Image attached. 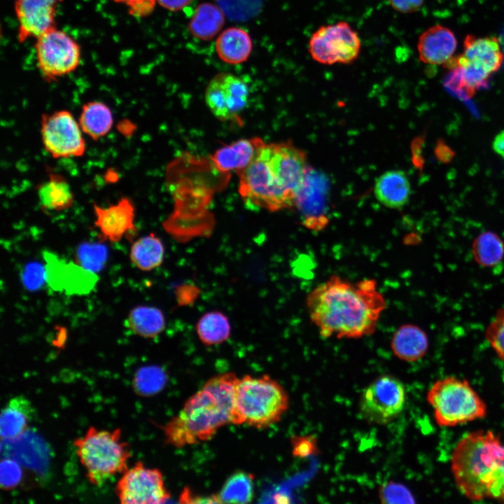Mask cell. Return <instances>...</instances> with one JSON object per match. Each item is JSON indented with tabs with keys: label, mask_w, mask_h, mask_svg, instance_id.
<instances>
[{
	"label": "cell",
	"mask_w": 504,
	"mask_h": 504,
	"mask_svg": "<svg viewBox=\"0 0 504 504\" xmlns=\"http://www.w3.org/2000/svg\"><path fill=\"white\" fill-rule=\"evenodd\" d=\"M306 305L321 337L358 339L376 330L386 302L374 279L333 275L309 292Z\"/></svg>",
	"instance_id": "1"
},
{
	"label": "cell",
	"mask_w": 504,
	"mask_h": 504,
	"mask_svg": "<svg viewBox=\"0 0 504 504\" xmlns=\"http://www.w3.org/2000/svg\"><path fill=\"white\" fill-rule=\"evenodd\" d=\"M237 376L215 375L190 397L179 412L161 426L164 441L177 448L210 440L220 428L232 424Z\"/></svg>",
	"instance_id": "2"
},
{
	"label": "cell",
	"mask_w": 504,
	"mask_h": 504,
	"mask_svg": "<svg viewBox=\"0 0 504 504\" xmlns=\"http://www.w3.org/2000/svg\"><path fill=\"white\" fill-rule=\"evenodd\" d=\"M451 470L460 491L472 500H498L504 481V445L491 430L466 434L455 446Z\"/></svg>",
	"instance_id": "3"
},
{
	"label": "cell",
	"mask_w": 504,
	"mask_h": 504,
	"mask_svg": "<svg viewBox=\"0 0 504 504\" xmlns=\"http://www.w3.org/2000/svg\"><path fill=\"white\" fill-rule=\"evenodd\" d=\"M288 407V393L277 381L246 374L235 386L232 424L263 429L279 422Z\"/></svg>",
	"instance_id": "4"
},
{
	"label": "cell",
	"mask_w": 504,
	"mask_h": 504,
	"mask_svg": "<svg viewBox=\"0 0 504 504\" xmlns=\"http://www.w3.org/2000/svg\"><path fill=\"white\" fill-rule=\"evenodd\" d=\"M237 173L239 192L248 206L270 211L294 206L272 143H264L249 164Z\"/></svg>",
	"instance_id": "5"
},
{
	"label": "cell",
	"mask_w": 504,
	"mask_h": 504,
	"mask_svg": "<svg viewBox=\"0 0 504 504\" xmlns=\"http://www.w3.org/2000/svg\"><path fill=\"white\" fill-rule=\"evenodd\" d=\"M119 428L108 430L90 426L83 437L74 440L86 477L94 486H101L129 468L132 452L129 443L122 440Z\"/></svg>",
	"instance_id": "6"
},
{
	"label": "cell",
	"mask_w": 504,
	"mask_h": 504,
	"mask_svg": "<svg viewBox=\"0 0 504 504\" xmlns=\"http://www.w3.org/2000/svg\"><path fill=\"white\" fill-rule=\"evenodd\" d=\"M504 63L500 39L494 36L467 34L463 50L444 66L451 71L454 84L466 95L487 88L491 76Z\"/></svg>",
	"instance_id": "7"
},
{
	"label": "cell",
	"mask_w": 504,
	"mask_h": 504,
	"mask_svg": "<svg viewBox=\"0 0 504 504\" xmlns=\"http://www.w3.org/2000/svg\"><path fill=\"white\" fill-rule=\"evenodd\" d=\"M426 399L440 426L451 427L486 416V403L465 379L447 377L434 382Z\"/></svg>",
	"instance_id": "8"
},
{
	"label": "cell",
	"mask_w": 504,
	"mask_h": 504,
	"mask_svg": "<svg viewBox=\"0 0 504 504\" xmlns=\"http://www.w3.org/2000/svg\"><path fill=\"white\" fill-rule=\"evenodd\" d=\"M360 50L358 34L344 21L321 26L312 34L308 43L312 59L326 65L351 64L358 59Z\"/></svg>",
	"instance_id": "9"
},
{
	"label": "cell",
	"mask_w": 504,
	"mask_h": 504,
	"mask_svg": "<svg viewBox=\"0 0 504 504\" xmlns=\"http://www.w3.org/2000/svg\"><path fill=\"white\" fill-rule=\"evenodd\" d=\"M35 51L39 71L48 81L74 71L80 63L79 45L69 34L56 27L36 38Z\"/></svg>",
	"instance_id": "10"
},
{
	"label": "cell",
	"mask_w": 504,
	"mask_h": 504,
	"mask_svg": "<svg viewBox=\"0 0 504 504\" xmlns=\"http://www.w3.org/2000/svg\"><path fill=\"white\" fill-rule=\"evenodd\" d=\"M406 401L405 388L396 377L385 374L379 377L363 391L360 412L370 423L386 424L403 410Z\"/></svg>",
	"instance_id": "11"
},
{
	"label": "cell",
	"mask_w": 504,
	"mask_h": 504,
	"mask_svg": "<svg viewBox=\"0 0 504 504\" xmlns=\"http://www.w3.org/2000/svg\"><path fill=\"white\" fill-rule=\"evenodd\" d=\"M82 132L79 122L69 111H57L41 116L43 145L53 158L83 155L86 146Z\"/></svg>",
	"instance_id": "12"
},
{
	"label": "cell",
	"mask_w": 504,
	"mask_h": 504,
	"mask_svg": "<svg viewBox=\"0 0 504 504\" xmlns=\"http://www.w3.org/2000/svg\"><path fill=\"white\" fill-rule=\"evenodd\" d=\"M115 492L122 504L163 503L171 497L162 472L141 461L122 474Z\"/></svg>",
	"instance_id": "13"
},
{
	"label": "cell",
	"mask_w": 504,
	"mask_h": 504,
	"mask_svg": "<svg viewBox=\"0 0 504 504\" xmlns=\"http://www.w3.org/2000/svg\"><path fill=\"white\" fill-rule=\"evenodd\" d=\"M249 97L247 84L227 72L215 75L205 90V102L213 115L222 121L240 120Z\"/></svg>",
	"instance_id": "14"
},
{
	"label": "cell",
	"mask_w": 504,
	"mask_h": 504,
	"mask_svg": "<svg viewBox=\"0 0 504 504\" xmlns=\"http://www.w3.org/2000/svg\"><path fill=\"white\" fill-rule=\"evenodd\" d=\"M328 180L324 174L309 167L294 202L307 227L321 230L328 223Z\"/></svg>",
	"instance_id": "15"
},
{
	"label": "cell",
	"mask_w": 504,
	"mask_h": 504,
	"mask_svg": "<svg viewBox=\"0 0 504 504\" xmlns=\"http://www.w3.org/2000/svg\"><path fill=\"white\" fill-rule=\"evenodd\" d=\"M46 279L50 286L57 291L82 295L94 287L97 276L78 263L66 262L52 253L45 254Z\"/></svg>",
	"instance_id": "16"
},
{
	"label": "cell",
	"mask_w": 504,
	"mask_h": 504,
	"mask_svg": "<svg viewBox=\"0 0 504 504\" xmlns=\"http://www.w3.org/2000/svg\"><path fill=\"white\" fill-rule=\"evenodd\" d=\"M93 211L94 225L103 240L118 242L123 237H130L136 230L135 208L127 197H122L106 207L94 204Z\"/></svg>",
	"instance_id": "17"
},
{
	"label": "cell",
	"mask_w": 504,
	"mask_h": 504,
	"mask_svg": "<svg viewBox=\"0 0 504 504\" xmlns=\"http://www.w3.org/2000/svg\"><path fill=\"white\" fill-rule=\"evenodd\" d=\"M62 0H17L15 12L18 21V37L24 42L29 38H37L55 28L57 7Z\"/></svg>",
	"instance_id": "18"
},
{
	"label": "cell",
	"mask_w": 504,
	"mask_h": 504,
	"mask_svg": "<svg viewBox=\"0 0 504 504\" xmlns=\"http://www.w3.org/2000/svg\"><path fill=\"white\" fill-rule=\"evenodd\" d=\"M458 46L454 32L437 24L424 30L419 36L416 48L419 60L430 65H445L455 55Z\"/></svg>",
	"instance_id": "19"
},
{
	"label": "cell",
	"mask_w": 504,
	"mask_h": 504,
	"mask_svg": "<svg viewBox=\"0 0 504 504\" xmlns=\"http://www.w3.org/2000/svg\"><path fill=\"white\" fill-rule=\"evenodd\" d=\"M36 414V409L27 397L18 395L11 398L1 412V440H15L21 436L29 428Z\"/></svg>",
	"instance_id": "20"
},
{
	"label": "cell",
	"mask_w": 504,
	"mask_h": 504,
	"mask_svg": "<svg viewBox=\"0 0 504 504\" xmlns=\"http://www.w3.org/2000/svg\"><path fill=\"white\" fill-rule=\"evenodd\" d=\"M264 143L258 137L237 140L218 149L212 162L220 171L239 172L249 164Z\"/></svg>",
	"instance_id": "21"
},
{
	"label": "cell",
	"mask_w": 504,
	"mask_h": 504,
	"mask_svg": "<svg viewBox=\"0 0 504 504\" xmlns=\"http://www.w3.org/2000/svg\"><path fill=\"white\" fill-rule=\"evenodd\" d=\"M374 195L384 206L400 209L409 202L411 185L406 174L401 170H389L375 181Z\"/></svg>",
	"instance_id": "22"
},
{
	"label": "cell",
	"mask_w": 504,
	"mask_h": 504,
	"mask_svg": "<svg viewBox=\"0 0 504 504\" xmlns=\"http://www.w3.org/2000/svg\"><path fill=\"white\" fill-rule=\"evenodd\" d=\"M391 347L398 358L407 362H414L426 354L428 349V336L418 326L405 324L394 332Z\"/></svg>",
	"instance_id": "23"
},
{
	"label": "cell",
	"mask_w": 504,
	"mask_h": 504,
	"mask_svg": "<svg viewBox=\"0 0 504 504\" xmlns=\"http://www.w3.org/2000/svg\"><path fill=\"white\" fill-rule=\"evenodd\" d=\"M37 194L42 208L61 211L72 206L74 195L67 180L61 174L50 172L48 179L40 183Z\"/></svg>",
	"instance_id": "24"
},
{
	"label": "cell",
	"mask_w": 504,
	"mask_h": 504,
	"mask_svg": "<svg viewBox=\"0 0 504 504\" xmlns=\"http://www.w3.org/2000/svg\"><path fill=\"white\" fill-rule=\"evenodd\" d=\"M252 47V41L248 32L238 27L226 29L216 41L218 57L231 64L244 62L250 56Z\"/></svg>",
	"instance_id": "25"
},
{
	"label": "cell",
	"mask_w": 504,
	"mask_h": 504,
	"mask_svg": "<svg viewBox=\"0 0 504 504\" xmlns=\"http://www.w3.org/2000/svg\"><path fill=\"white\" fill-rule=\"evenodd\" d=\"M78 122L83 132L92 139L98 140L111 130L113 123V113L102 102H88L82 106Z\"/></svg>",
	"instance_id": "26"
},
{
	"label": "cell",
	"mask_w": 504,
	"mask_h": 504,
	"mask_svg": "<svg viewBox=\"0 0 504 504\" xmlns=\"http://www.w3.org/2000/svg\"><path fill=\"white\" fill-rule=\"evenodd\" d=\"M126 326L139 337L153 338L164 329L165 318L162 312L157 307L139 305L130 311Z\"/></svg>",
	"instance_id": "27"
},
{
	"label": "cell",
	"mask_w": 504,
	"mask_h": 504,
	"mask_svg": "<svg viewBox=\"0 0 504 504\" xmlns=\"http://www.w3.org/2000/svg\"><path fill=\"white\" fill-rule=\"evenodd\" d=\"M164 246L153 234L136 239L130 250L131 262L139 270L148 272L158 267L163 262Z\"/></svg>",
	"instance_id": "28"
},
{
	"label": "cell",
	"mask_w": 504,
	"mask_h": 504,
	"mask_svg": "<svg viewBox=\"0 0 504 504\" xmlns=\"http://www.w3.org/2000/svg\"><path fill=\"white\" fill-rule=\"evenodd\" d=\"M225 23L223 10L211 3L200 4L188 24L190 34L202 41H209L221 29Z\"/></svg>",
	"instance_id": "29"
},
{
	"label": "cell",
	"mask_w": 504,
	"mask_h": 504,
	"mask_svg": "<svg viewBox=\"0 0 504 504\" xmlns=\"http://www.w3.org/2000/svg\"><path fill=\"white\" fill-rule=\"evenodd\" d=\"M254 493V476L244 471L231 475L220 491L215 494L218 503H247Z\"/></svg>",
	"instance_id": "30"
},
{
	"label": "cell",
	"mask_w": 504,
	"mask_h": 504,
	"mask_svg": "<svg viewBox=\"0 0 504 504\" xmlns=\"http://www.w3.org/2000/svg\"><path fill=\"white\" fill-rule=\"evenodd\" d=\"M196 330L201 342L211 346L226 341L230 337L231 328L225 314L214 311L204 314L200 318Z\"/></svg>",
	"instance_id": "31"
},
{
	"label": "cell",
	"mask_w": 504,
	"mask_h": 504,
	"mask_svg": "<svg viewBox=\"0 0 504 504\" xmlns=\"http://www.w3.org/2000/svg\"><path fill=\"white\" fill-rule=\"evenodd\" d=\"M473 257L479 265L493 267L504 257V243L496 233L486 231L479 234L472 246Z\"/></svg>",
	"instance_id": "32"
},
{
	"label": "cell",
	"mask_w": 504,
	"mask_h": 504,
	"mask_svg": "<svg viewBox=\"0 0 504 504\" xmlns=\"http://www.w3.org/2000/svg\"><path fill=\"white\" fill-rule=\"evenodd\" d=\"M77 257V263L95 272L104 265L106 258V251L101 245L83 244L78 250Z\"/></svg>",
	"instance_id": "33"
},
{
	"label": "cell",
	"mask_w": 504,
	"mask_h": 504,
	"mask_svg": "<svg viewBox=\"0 0 504 504\" xmlns=\"http://www.w3.org/2000/svg\"><path fill=\"white\" fill-rule=\"evenodd\" d=\"M485 337L498 356L504 361V309H500L487 326Z\"/></svg>",
	"instance_id": "34"
},
{
	"label": "cell",
	"mask_w": 504,
	"mask_h": 504,
	"mask_svg": "<svg viewBox=\"0 0 504 504\" xmlns=\"http://www.w3.org/2000/svg\"><path fill=\"white\" fill-rule=\"evenodd\" d=\"M379 496L382 503H414V497L409 489L399 483L389 482L379 489Z\"/></svg>",
	"instance_id": "35"
},
{
	"label": "cell",
	"mask_w": 504,
	"mask_h": 504,
	"mask_svg": "<svg viewBox=\"0 0 504 504\" xmlns=\"http://www.w3.org/2000/svg\"><path fill=\"white\" fill-rule=\"evenodd\" d=\"M292 455L305 458L319 453L318 440L314 435H294L290 437Z\"/></svg>",
	"instance_id": "36"
},
{
	"label": "cell",
	"mask_w": 504,
	"mask_h": 504,
	"mask_svg": "<svg viewBox=\"0 0 504 504\" xmlns=\"http://www.w3.org/2000/svg\"><path fill=\"white\" fill-rule=\"evenodd\" d=\"M22 478L20 465L10 458H2L0 465L1 488L9 490L16 487Z\"/></svg>",
	"instance_id": "37"
},
{
	"label": "cell",
	"mask_w": 504,
	"mask_h": 504,
	"mask_svg": "<svg viewBox=\"0 0 504 504\" xmlns=\"http://www.w3.org/2000/svg\"><path fill=\"white\" fill-rule=\"evenodd\" d=\"M114 1L125 5L131 15L136 17H144L153 10L157 0H113Z\"/></svg>",
	"instance_id": "38"
},
{
	"label": "cell",
	"mask_w": 504,
	"mask_h": 504,
	"mask_svg": "<svg viewBox=\"0 0 504 504\" xmlns=\"http://www.w3.org/2000/svg\"><path fill=\"white\" fill-rule=\"evenodd\" d=\"M388 1L396 11L408 14L418 11L425 0H388Z\"/></svg>",
	"instance_id": "39"
},
{
	"label": "cell",
	"mask_w": 504,
	"mask_h": 504,
	"mask_svg": "<svg viewBox=\"0 0 504 504\" xmlns=\"http://www.w3.org/2000/svg\"><path fill=\"white\" fill-rule=\"evenodd\" d=\"M180 503H218L216 495H211L206 498L200 497L190 493V490L187 488H184L183 491L181 493L179 498Z\"/></svg>",
	"instance_id": "40"
},
{
	"label": "cell",
	"mask_w": 504,
	"mask_h": 504,
	"mask_svg": "<svg viewBox=\"0 0 504 504\" xmlns=\"http://www.w3.org/2000/svg\"><path fill=\"white\" fill-rule=\"evenodd\" d=\"M192 0H157L162 7L172 10L177 11L187 6Z\"/></svg>",
	"instance_id": "41"
},
{
	"label": "cell",
	"mask_w": 504,
	"mask_h": 504,
	"mask_svg": "<svg viewBox=\"0 0 504 504\" xmlns=\"http://www.w3.org/2000/svg\"><path fill=\"white\" fill-rule=\"evenodd\" d=\"M492 146L493 150L504 159V130L496 136Z\"/></svg>",
	"instance_id": "42"
},
{
	"label": "cell",
	"mask_w": 504,
	"mask_h": 504,
	"mask_svg": "<svg viewBox=\"0 0 504 504\" xmlns=\"http://www.w3.org/2000/svg\"><path fill=\"white\" fill-rule=\"evenodd\" d=\"M28 271L29 272V274L27 276V278L25 280L27 283V285L33 287L35 286L36 284H38V283L40 282V270L37 267H34V266H32L29 268Z\"/></svg>",
	"instance_id": "43"
}]
</instances>
